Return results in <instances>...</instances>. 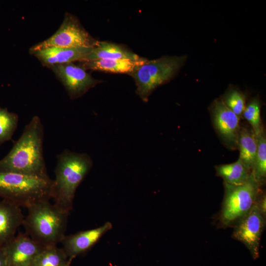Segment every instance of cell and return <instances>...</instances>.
Returning <instances> with one entry per match:
<instances>
[{
    "mask_svg": "<svg viewBox=\"0 0 266 266\" xmlns=\"http://www.w3.org/2000/svg\"><path fill=\"white\" fill-rule=\"evenodd\" d=\"M49 67L72 99L81 97L100 82L93 78L82 66H76L73 63L56 65Z\"/></svg>",
    "mask_w": 266,
    "mask_h": 266,
    "instance_id": "cell-9",
    "label": "cell"
},
{
    "mask_svg": "<svg viewBox=\"0 0 266 266\" xmlns=\"http://www.w3.org/2000/svg\"><path fill=\"white\" fill-rule=\"evenodd\" d=\"M122 59L138 61L143 58L118 44L98 41L96 46L93 48L82 62Z\"/></svg>",
    "mask_w": 266,
    "mask_h": 266,
    "instance_id": "cell-16",
    "label": "cell"
},
{
    "mask_svg": "<svg viewBox=\"0 0 266 266\" xmlns=\"http://www.w3.org/2000/svg\"><path fill=\"white\" fill-rule=\"evenodd\" d=\"M242 114L256 135L264 130L261 118V103L257 98L253 99L246 105Z\"/></svg>",
    "mask_w": 266,
    "mask_h": 266,
    "instance_id": "cell-22",
    "label": "cell"
},
{
    "mask_svg": "<svg viewBox=\"0 0 266 266\" xmlns=\"http://www.w3.org/2000/svg\"><path fill=\"white\" fill-rule=\"evenodd\" d=\"M257 137V151L252 172L261 186L265 183L266 178V137L264 130L258 134Z\"/></svg>",
    "mask_w": 266,
    "mask_h": 266,
    "instance_id": "cell-20",
    "label": "cell"
},
{
    "mask_svg": "<svg viewBox=\"0 0 266 266\" xmlns=\"http://www.w3.org/2000/svg\"><path fill=\"white\" fill-rule=\"evenodd\" d=\"M224 197L220 215L224 228L235 226L251 210L261 192V186L251 171L248 180L240 185L224 183Z\"/></svg>",
    "mask_w": 266,
    "mask_h": 266,
    "instance_id": "cell-5",
    "label": "cell"
},
{
    "mask_svg": "<svg viewBox=\"0 0 266 266\" xmlns=\"http://www.w3.org/2000/svg\"><path fill=\"white\" fill-rule=\"evenodd\" d=\"M92 166V160L86 153L65 149L57 156L51 188L55 205L70 212L76 191Z\"/></svg>",
    "mask_w": 266,
    "mask_h": 266,
    "instance_id": "cell-2",
    "label": "cell"
},
{
    "mask_svg": "<svg viewBox=\"0 0 266 266\" xmlns=\"http://www.w3.org/2000/svg\"><path fill=\"white\" fill-rule=\"evenodd\" d=\"M214 126L219 134L229 147L237 148L239 117L229 109L222 99L215 100L212 105Z\"/></svg>",
    "mask_w": 266,
    "mask_h": 266,
    "instance_id": "cell-11",
    "label": "cell"
},
{
    "mask_svg": "<svg viewBox=\"0 0 266 266\" xmlns=\"http://www.w3.org/2000/svg\"><path fill=\"white\" fill-rule=\"evenodd\" d=\"M2 248L7 266H32L43 247L26 233H19Z\"/></svg>",
    "mask_w": 266,
    "mask_h": 266,
    "instance_id": "cell-10",
    "label": "cell"
},
{
    "mask_svg": "<svg viewBox=\"0 0 266 266\" xmlns=\"http://www.w3.org/2000/svg\"><path fill=\"white\" fill-rule=\"evenodd\" d=\"M93 48H65L51 47L33 52V54L45 66L49 67L56 65L82 62Z\"/></svg>",
    "mask_w": 266,
    "mask_h": 266,
    "instance_id": "cell-13",
    "label": "cell"
},
{
    "mask_svg": "<svg viewBox=\"0 0 266 266\" xmlns=\"http://www.w3.org/2000/svg\"><path fill=\"white\" fill-rule=\"evenodd\" d=\"M52 180L24 174L0 172V197L26 208L51 199Z\"/></svg>",
    "mask_w": 266,
    "mask_h": 266,
    "instance_id": "cell-4",
    "label": "cell"
},
{
    "mask_svg": "<svg viewBox=\"0 0 266 266\" xmlns=\"http://www.w3.org/2000/svg\"><path fill=\"white\" fill-rule=\"evenodd\" d=\"M23 225L26 233L43 247L56 246L65 235L69 212L51 203L48 200L27 207Z\"/></svg>",
    "mask_w": 266,
    "mask_h": 266,
    "instance_id": "cell-3",
    "label": "cell"
},
{
    "mask_svg": "<svg viewBox=\"0 0 266 266\" xmlns=\"http://www.w3.org/2000/svg\"><path fill=\"white\" fill-rule=\"evenodd\" d=\"M18 116L0 107V145L12 139L18 126Z\"/></svg>",
    "mask_w": 266,
    "mask_h": 266,
    "instance_id": "cell-21",
    "label": "cell"
},
{
    "mask_svg": "<svg viewBox=\"0 0 266 266\" xmlns=\"http://www.w3.org/2000/svg\"><path fill=\"white\" fill-rule=\"evenodd\" d=\"M43 126L39 117L35 116L9 152L0 160V172L50 179L43 157Z\"/></svg>",
    "mask_w": 266,
    "mask_h": 266,
    "instance_id": "cell-1",
    "label": "cell"
},
{
    "mask_svg": "<svg viewBox=\"0 0 266 266\" xmlns=\"http://www.w3.org/2000/svg\"><path fill=\"white\" fill-rule=\"evenodd\" d=\"M216 174L221 177L224 183L240 185L248 179L251 171L239 159L236 162L215 166Z\"/></svg>",
    "mask_w": 266,
    "mask_h": 266,
    "instance_id": "cell-18",
    "label": "cell"
},
{
    "mask_svg": "<svg viewBox=\"0 0 266 266\" xmlns=\"http://www.w3.org/2000/svg\"><path fill=\"white\" fill-rule=\"evenodd\" d=\"M266 222L255 204L250 211L233 227V237L243 243L254 259L259 256L261 238Z\"/></svg>",
    "mask_w": 266,
    "mask_h": 266,
    "instance_id": "cell-8",
    "label": "cell"
},
{
    "mask_svg": "<svg viewBox=\"0 0 266 266\" xmlns=\"http://www.w3.org/2000/svg\"><path fill=\"white\" fill-rule=\"evenodd\" d=\"M98 42L82 26L75 16L66 13L58 30L49 38L32 47L30 52L51 47L94 48Z\"/></svg>",
    "mask_w": 266,
    "mask_h": 266,
    "instance_id": "cell-7",
    "label": "cell"
},
{
    "mask_svg": "<svg viewBox=\"0 0 266 266\" xmlns=\"http://www.w3.org/2000/svg\"><path fill=\"white\" fill-rule=\"evenodd\" d=\"M257 147V137L252 129L240 128L237 140L239 159L251 171L254 166Z\"/></svg>",
    "mask_w": 266,
    "mask_h": 266,
    "instance_id": "cell-17",
    "label": "cell"
},
{
    "mask_svg": "<svg viewBox=\"0 0 266 266\" xmlns=\"http://www.w3.org/2000/svg\"><path fill=\"white\" fill-rule=\"evenodd\" d=\"M24 219L19 206L5 200L0 201V247L15 236Z\"/></svg>",
    "mask_w": 266,
    "mask_h": 266,
    "instance_id": "cell-14",
    "label": "cell"
},
{
    "mask_svg": "<svg viewBox=\"0 0 266 266\" xmlns=\"http://www.w3.org/2000/svg\"><path fill=\"white\" fill-rule=\"evenodd\" d=\"M0 266H7L2 246L0 247Z\"/></svg>",
    "mask_w": 266,
    "mask_h": 266,
    "instance_id": "cell-25",
    "label": "cell"
},
{
    "mask_svg": "<svg viewBox=\"0 0 266 266\" xmlns=\"http://www.w3.org/2000/svg\"><path fill=\"white\" fill-rule=\"evenodd\" d=\"M112 228V224L107 222L98 228L65 236L61 242L63 245L62 248L72 261L91 249Z\"/></svg>",
    "mask_w": 266,
    "mask_h": 266,
    "instance_id": "cell-12",
    "label": "cell"
},
{
    "mask_svg": "<svg viewBox=\"0 0 266 266\" xmlns=\"http://www.w3.org/2000/svg\"><path fill=\"white\" fill-rule=\"evenodd\" d=\"M147 60L143 58L138 61L130 59H100L84 61L82 66L85 69L99 70L112 73H129L133 72Z\"/></svg>",
    "mask_w": 266,
    "mask_h": 266,
    "instance_id": "cell-15",
    "label": "cell"
},
{
    "mask_svg": "<svg viewBox=\"0 0 266 266\" xmlns=\"http://www.w3.org/2000/svg\"><path fill=\"white\" fill-rule=\"evenodd\" d=\"M261 193L259 195L255 204L262 216L266 219V196L264 192Z\"/></svg>",
    "mask_w": 266,
    "mask_h": 266,
    "instance_id": "cell-24",
    "label": "cell"
},
{
    "mask_svg": "<svg viewBox=\"0 0 266 266\" xmlns=\"http://www.w3.org/2000/svg\"><path fill=\"white\" fill-rule=\"evenodd\" d=\"M226 106L239 117L241 116L245 108L244 95L235 89H231L222 99Z\"/></svg>",
    "mask_w": 266,
    "mask_h": 266,
    "instance_id": "cell-23",
    "label": "cell"
},
{
    "mask_svg": "<svg viewBox=\"0 0 266 266\" xmlns=\"http://www.w3.org/2000/svg\"><path fill=\"white\" fill-rule=\"evenodd\" d=\"M71 262L62 248L52 246L43 247L32 266H70Z\"/></svg>",
    "mask_w": 266,
    "mask_h": 266,
    "instance_id": "cell-19",
    "label": "cell"
},
{
    "mask_svg": "<svg viewBox=\"0 0 266 266\" xmlns=\"http://www.w3.org/2000/svg\"><path fill=\"white\" fill-rule=\"evenodd\" d=\"M186 56H165L147 60L129 74L134 79L136 93L147 102L152 92L158 86L171 79L184 64Z\"/></svg>",
    "mask_w": 266,
    "mask_h": 266,
    "instance_id": "cell-6",
    "label": "cell"
}]
</instances>
